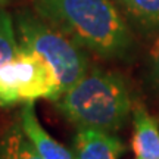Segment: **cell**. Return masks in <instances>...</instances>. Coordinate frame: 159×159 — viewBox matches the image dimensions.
Instances as JSON below:
<instances>
[{"label": "cell", "instance_id": "1", "mask_svg": "<svg viewBox=\"0 0 159 159\" xmlns=\"http://www.w3.org/2000/svg\"><path fill=\"white\" fill-rule=\"evenodd\" d=\"M43 21L105 57H124L133 35L111 0H34Z\"/></svg>", "mask_w": 159, "mask_h": 159}, {"label": "cell", "instance_id": "2", "mask_svg": "<svg viewBox=\"0 0 159 159\" xmlns=\"http://www.w3.org/2000/svg\"><path fill=\"white\" fill-rule=\"evenodd\" d=\"M57 106L78 128L115 131L128 118L131 97L119 75L93 71L63 91Z\"/></svg>", "mask_w": 159, "mask_h": 159}, {"label": "cell", "instance_id": "3", "mask_svg": "<svg viewBox=\"0 0 159 159\" xmlns=\"http://www.w3.org/2000/svg\"><path fill=\"white\" fill-rule=\"evenodd\" d=\"M15 27L21 40L19 44L37 52L55 69L62 93L87 74V57L81 46L39 15L19 12Z\"/></svg>", "mask_w": 159, "mask_h": 159}, {"label": "cell", "instance_id": "4", "mask_svg": "<svg viewBox=\"0 0 159 159\" xmlns=\"http://www.w3.org/2000/svg\"><path fill=\"white\" fill-rule=\"evenodd\" d=\"M61 94L55 69L27 46L19 44L15 56L0 66V106L34 103L37 99L57 100Z\"/></svg>", "mask_w": 159, "mask_h": 159}, {"label": "cell", "instance_id": "5", "mask_svg": "<svg viewBox=\"0 0 159 159\" xmlns=\"http://www.w3.org/2000/svg\"><path fill=\"white\" fill-rule=\"evenodd\" d=\"M75 159H118L124 146L109 131L83 127L74 137Z\"/></svg>", "mask_w": 159, "mask_h": 159}, {"label": "cell", "instance_id": "6", "mask_svg": "<svg viewBox=\"0 0 159 159\" xmlns=\"http://www.w3.org/2000/svg\"><path fill=\"white\" fill-rule=\"evenodd\" d=\"M19 125L22 128L24 134L37 150V153L43 159H75V155H72L68 149L63 148L59 142H56L40 125L39 118L35 115L34 103L24 105L19 115Z\"/></svg>", "mask_w": 159, "mask_h": 159}, {"label": "cell", "instance_id": "7", "mask_svg": "<svg viewBox=\"0 0 159 159\" xmlns=\"http://www.w3.org/2000/svg\"><path fill=\"white\" fill-rule=\"evenodd\" d=\"M133 150L137 159H159L158 121L144 109L136 105L133 109Z\"/></svg>", "mask_w": 159, "mask_h": 159}, {"label": "cell", "instance_id": "8", "mask_svg": "<svg viewBox=\"0 0 159 159\" xmlns=\"http://www.w3.org/2000/svg\"><path fill=\"white\" fill-rule=\"evenodd\" d=\"M0 159H43L37 153L21 125H13L7 130L0 143Z\"/></svg>", "mask_w": 159, "mask_h": 159}, {"label": "cell", "instance_id": "9", "mask_svg": "<svg viewBox=\"0 0 159 159\" xmlns=\"http://www.w3.org/2000/svg\"><path fill=\"white\" fill-rule=\"evenodd\" d=\"M127 15L143 28H159V0H116Z\"/></svg>", "mask_w": 159, "mask_h": 159}, {"label": "cell", "instance_id": "10", "mask_svg": "<svg viewBox=\"0 0 159 159\" xmlns=\"http://www.w3.org/2000/svg\"><path fill=\"white\" fill-rule=\"evenodd\" d=\"M15 25L9 13L0 12V66L9 62L18 52Z\"/></svg>", "mask_w": 159, "mask_h": 159}, {"label": "cell", "instance_id": "11", "mask_svg": "<svg viewBox=\"0 0 159 159\" xmlns=\"http://www.w3.org/2000/svg\"><path fill=\"white\" fill-rule=\"evenodd\" d=\"M150 77L153 84L159 89V37L150 49Z\"/></svg>", "mask_w": 159, "mask_h": 159}, {"label": "cell", "instance_id": "12", "mask_svg": "<svg viewBox=\"0 0 159 159\" xmlns=\"http://www.w3.org/2000/svg\"><path fill=\"white\" fill-rule=\"evenodd\" d=\"M7 0H0V5H3V3H6Z\"/></svg>", "mask_w": 159, "mask_h": 159}]
</instances>
